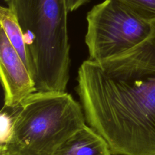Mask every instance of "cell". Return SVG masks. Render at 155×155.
Instances as JSON below:
<instances>
[{
	"mask_svg": "<svg viewBox=\"0 0 155 155\" xmlns=\"http://www.w3.org/2000/svg\"><path fill=\"white\" fill-rule=\"evenodd\" d=\"M0 23L1 28L5 31L11 44L28 68L26 47L22 31L16 15L8 7H0Z\"/></svg>",
	"mask_w": 155,
	"mask_h": 155,
	"instance_id": "obj_7",
	"label": "cell"
},
{
	"mask_svg": "<svg viewBox=\"0 0 155 155\" xmlns=\"http://www.w3.org/2000/svg\"><path fill=\"white\" fill-rule=\"evenodd\" d=\"M144 21L155 24V0H120Z\"/></svg>",
	"mask_w": 155,
	"mask_h": 155,
	"instance_id": "obj_8",
	"label": "cell"
},
{
	"mask_svg": "<svg viewBox=\"0 0 155 155\" xmlns=\"http://www.w3.org/2000/svg\"><path fill=\"white\" fill-rule=\"evenodd\" d=\"M16 15L36 91L65 92L70 45L65 0H3Z\"/></svg>",
	"mask_w": 155,
	"mask_h": 155,
	"instance_id": "obj_2",
	"label": "cell"
},
{
	"mask_svg": "<svg viewBox=\"0 0 155 155\" xmlns=\"http://www.w3.org/2000/svg\"><path fill=\"white\" fill-rule=\"evenodd\" d=\"M77 81L86 122L113 155H155V24L132 48L84 61Z\"/></svg>",
	"mask_w": 155,
	"mask_h": 155,
	"instance_id": "obj_1",
	"label": "cell"
},
{
	"mask_svg": "<svg viewBox=\"0 0 155 155\" xmlns=\"http://www.w3.org/2000/svg\"><path fill=\"white\" fill-rule=\"evenodd\" d=\"M0 151H4L10 143L13 133V117L6 108L2 109L0 113Z\"/></svg>",
	"mask_w": 155,
	"mask_h": 155,
	"instance_id": "obj_9",
	"label": "cell"
},
{
	"mask_svg": "<svg viewBox=\"0 0 155 155\" xmlns=\"http://www.w3.org/2000/svg\"><path fill=\"white\" fill-rule=\"evenodd\" d=\"M10 110L13 117V137L0 153L54 155L86 124L81 104L66 91H36Z\"/></svg>",
	"mask_w": 155,
	"mask_h": 155,
	"instance_id": "obj_3",
	"label": "cell"
},
{
	"mask_svg": "<svg viewBox=\"0 0 155 155\" xmlns=\"http://www.w3.org/2000/svg\"><path fill=\"white\" fill-rule=\"evenodd\" d=\"M90 1V0H65V2L68 12H71L77 10L81 6Z\"/></svg>",
	"mask_w": 155,
	"mask_h": 155,
	"instance_id": "obj_10",
	"label": "cell"
},
{
	"mask_svg": "<svg viewBox=\"0 0 155 155\" xmlns=\"http://www.w3.org/2000/svg\"><path fill=\"white\" fill-rule=\"evenodd\" d=\"M0 76L4 108L14 109L36 91L35 82L24 62L0 29Z\"/></svg>",
	"mask_w": 155,
	"mask_h": 155,
	"instance_id": "obj_5",
	"label": "cell"
},
{
	"mask_svg": "<svg viewBox=\"0 0 155 155\" xmlns=\"http://www.w3.org/2000/svg\"><path fill=\"white\" fill-rule=\"evenodd\" d=\"M0 154H1V155H18L16 153L9 152V151H6V152L2 153H0Z\"/></svg>",
	"mask_w": 155,
	"mask_h": 155,
	"instance_id": "obj_11",
	"label": "cell"
},
{
	"mask_svg": "<svg viewBox=\"0 0 155 155\" xmlns=\"http://www.w3.org/2000/svg\"><path fill=\"white\" fill-rule=\"evenodd\" d=\"M85 42L89 59L100 62L145 39L153 25L137 16L120 0H104L87 13Z\"/></svg>",
	"mask_w": 155,
	"mask_h": 155,
	"instance_id": "obj_4",
	"label": "cell"
},
{
	"mask_svg": "<svg viewBox=\"0 0 155 155\" xmlns=\"http://www.w3.org/2000/svg\"><path fill=\"white\" fill-rule=\"evenodd\" d=\"M54 155H113L105 139L90 125L83 128L68 139Z\"/></svg>",
	"mask_w": 155,
	"mask_h": 155,
	"instance_id": "obj_6",
	"label": "cell"
}]
</instances>
